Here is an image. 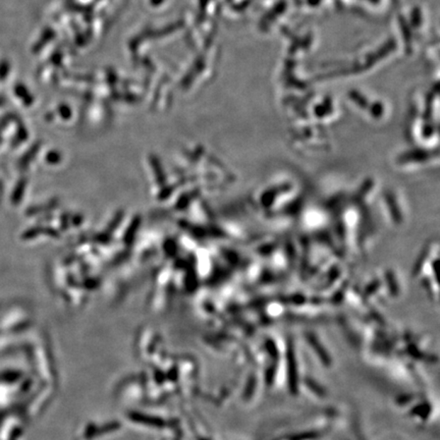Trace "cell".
Wrapping results in <instances>:
<instances>
[{
	"instance_id": "6da1fadb",
	"label": "cell",
	"mask_w": 440,
	"mask_h": 440,
	"mask_svg": "<svg viewBox=\"0 0 440 440\" xmlns=\"http://www.w3.org/2000/svg\"><path fill=\"white\" fill-rule=\"evenodd\" d=\"M6 64L0 65V78L1 79L4 78V76H6Z\"/></svg>"
}]
</instances>
